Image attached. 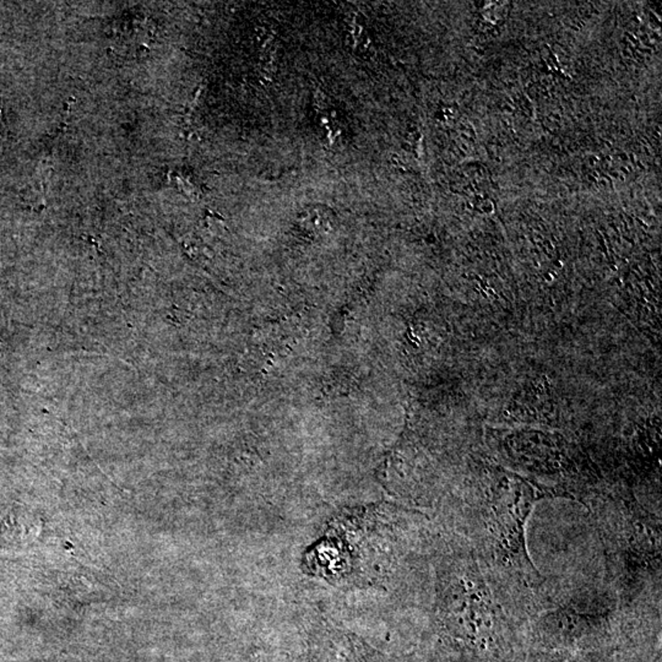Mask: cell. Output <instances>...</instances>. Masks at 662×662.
Masks as SVG:
<instances>
[{
    "instance_id": "1",
    "label": "cell",
    "mask_w": 662,
    "mask_h": 662,
    "mask_svg": "<svg viewBox=\"0 0 662 662\" xmlns=\"http://www.w3.org/2000/svg\"><path fill=\"white\" fill-rule=\"evenodd\" d=\"M3 140H4V128H3V124L0 122V144Z\"/></svg>"
}]
</instances>
